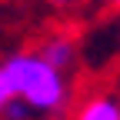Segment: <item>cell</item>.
I'll use <instances>...</instances> for the list:
<instances>
[{"label": "cell", "instance_id": "cell-1", "mask_svg": "<svg viewBox=\"0 0 120 120\" xmlns=\"http://www.w3.org/2000/svg\"><path fill=\"white\" fill-rule=\"evenodd\" d=\"M0 70L7 73L13 100H23L30 110H53L67 97L60 70L47 67L40 57H10L7 64H0Z\"/></svg>", "mask_w": 120, "mask_h": 120}, {"label": "cell", "instance_id": "cell-3", "mask_svg": "<svg viewBox=\"0 0 120 120\" xmlns=\"http://www.w3.org/2000/svg\"><path fill=\"white\" fill-rule=\"evenodd\" d=\"M77 120H120V107H117L113 100L100 97V100H90L87 107L80 110Z\"/></svg>", "mask_w": 120, "mask_h": 120}, {"label": "cell", "instance_id": "cell-7", "mask_svg": "<svg viewBox=\"0 0 120 120\" xmlns=\"http://www.w3.org/2000/svg\"><path fill=\"white\" fill-rule=\"evenodd\" d=\"M113 4H120V0H113Z\"/></svg>", "mask_w": 120, "mask_h": 120}, {"label": "cell", "instance_id": "cell-2", "mask_svg": "<svg viewBox=\"0 0 120 120\" xmlns=\"http://www.w3.org/2000/svg\"><path fill=\"white\" fill-rule=\"evenodd\" d=\"M47 67H53V70H64L70 60H73V43L70 40H64V37H53V40H47L43 43V50L37 53Z\"/></svg>", "mask_w": 120, "mask_h": 120}, {"label": "cell", "instance_id": "cell-4", "mask_svg": "<svg viewBox=\"0 0 120 120\" xmlns=\"http://www.w3.org/2000/svg\"><path fill=\"white\" fill-rule=\"evenodd\" d=\"M0 113H4L7 120H27L30 107H27L23 100H7V103H4V110H0Z\"/></svg>", "mask_w": 120, "mask_h": 120}, {"label": "cell", "instance_id": "cell-6", "mask_svg": "<svg viewBox=\"0 0 120 120\" xmlns=\"http://www.w3.org/2000/svg\"><path fill=\"white\" fill-rule=\"evenodd\" d=\"M53 4H67V0H53Z\"/></svg>", "mask_w": 120, "mask_h": 120}, {"label": "cell", "instance_id": "cell-5", "mask_svg": "<svg viewBox=\"0 0 120 120\" xmlns=\"http://www.w3.org/2000/svg\"><path fill=\"white\" fill-rule=\"evenodd\" d=\"M7 100H13V94H10V83H7V73L0 70V110H4Z\"/></svg>", "mask_w": 120, "mask_h": 120}]
</instances>
